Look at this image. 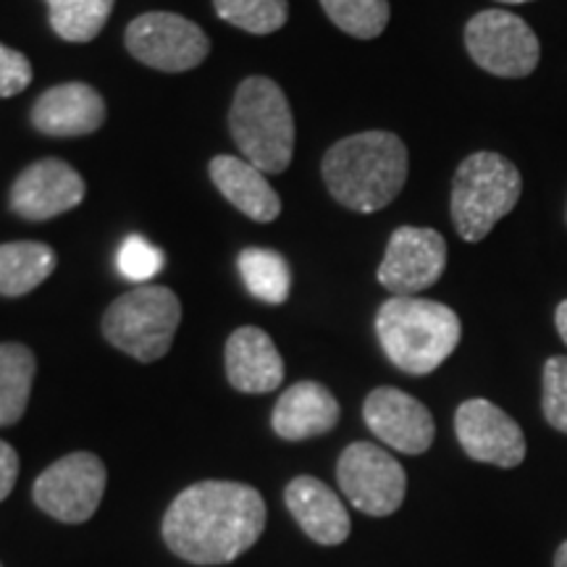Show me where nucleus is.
Segmentation results:
<instances>
[{"instance_id": "1", "label": "nucleus", "mask_w": 567, "mask_h": 567, "mask_svg": "<svg viewBox=\"0 0 567 567\" xmlns=\"http://www.w3.org/2000/svg\"><path fill=\"white\" fill-rule=\"evenodd\" d=\"M264 528V496L234 481H200L184 488L163 517L168 549L195 565H224L243 557Z\"/></svg>"}, {"instance_id": "2", "label": "nucleus", "mask_w": 567, "mask_h": 567, "mask_svg": "<svg viewBox=\"0 0 567 567\" xmlns=\"http://www.w3.org/2000/svg\"><path fill=\"white\" fill-rule=\"evenodd\" d=\"M408 166V147L396 134L360 132L329 147L321 172L337 203L354 213H375L402 193Z\"/></svg>"}, {"instance_id": "3", "label": "nucleus", "mask_w": 567, "mask_h": 567, "mask_svg": "<svg viewBox=\"0 0 567 567\" xmlns=\"http://www.w3.org/2000/svg\"><path fill=\"white\" fill-rule=\"evenodd\" d=\"M375 337L386 358L410 375H425L457 350L463 323L444 302L389 297L375 313Z\"/></svg>"}, {"instance_id": "4", "label": "nucleus", "mask_w": 567, "mask_h": 567, "mask_svg": "<svg viewBox=\"0 0 567 567\" xmlns=\"http://www.w3.org/2000/svg\"><path fill=\"white\" fill-rule=\"evenodd\" d=\"M229 130L239 153L264 174L287 172L295 155V118L284 90L268 76H250L237 87Z\"/></svg>"}, {"instance_id": "5", "label": "nucleus", "mask_w": 567, "mask_h": 567, "mask_svg": "<svg viewBox=\"0 0 567 567\" xmlns=\"http://www.w3.org/2000/svg\"><path fill=\"white\" fill-rule=\"evenodd\" d=\"M523 195V176L499 153H473L460 163L452 179V224L465 243H481Z\"/></svg>"}, {"instance_id": "6", "label": "nucleus", "mask_w": 567, "mask_h": 567, "mask_svg": "<svg viewBox=\"0 0 567 567\" xmlns=\"http://www.w3.org/2000/svg\"><path fill=\"white\" fill-rule=\"evenodd\" d=\"M179 323V297L168 287L145 284L111 302L103 316V334L116 350L140 363H155L172 350Z\"/></svg>"}, {"instance_id": "7", "label": "nucleus", "mask_w": 567, "mask_h": 567, "mask_svg": "<svg viewBox=\"0 0 567 567\" xmlns=\"http://www.w3.org/2000/svg\"><path fill=\"white\" fill-rule=\"evenodd\" d=\"M465 48L476 66L502 80H523L542 61V42L517 13L488 9L465 24Z\"/></svg>"}, {"instance_id": "8", "label": "nucleus", "mask_w": 567, "mask_h": 567, "mask_svg": "<svg viewBox=\"0 0 567 567\" xmlns=\"http://www.w3.org/2000/svg\"><path fill=\"white\" fill-rule=\"evenodd\" d=\"M337 481L347 499L365 515L386 517L405 502V467L371 442L347 446L337 463Z\"/></svg>"}, {"instance_id": "9", "label": "nucleus", "mask_w": 567, "mask_h": 567, "mask_svg": "<svg viewBox=\"0 0 567 567\" xmlns=\"http://www.w3.org/2000/svg\"><path fill=\"white\" fill-rule=\"evenodd\" d=\"M105 494V465L92 452H71L55 460L34 481L32 499L61 523H84L95 515Z\"/></svg>"}, {"instance_id": "10", "label": "nucleus", "mask_w": 567, "mask_h": 567, "mask_svg": "<svg viewBox=\"0 0 567 567\" xmlns=\"http://www.w3.org/2000/svg\"><path fill=\"white\" fill-rule=\"evenodd\" d=\"M126 51L145 66L168 71H189L208 59L210 42L195 21L168 11L142 13L126 27Z\"/></svg>"}, {"instance_id": "11", "label": "nucleus", "mask_w": 567, "mask_h": 567, "mask_svg": "<svg viewBox=\"0 0 567 567\" xmlns=\"http://www.w3.org/2000/svg\"><path fill=\"white\" fill-rule=\"evenodd\" d=\"M446 268V243L436 229L400 226L389 237L386 255L379 266V284L392 297H417L434 287Z\"/></svg>"}, {"instance_id": "12", "label": "nucleus", "mask_w": 567, "mask_h": 567, "mask_svg": "<svg viewBox=\"0 0 567 567\" xmlns=\"http://www.w3.org/2000/svg\"><path fill=\"white\" fill-rule=\"evenodd\" d=\"M455 434L465 455L476 463L517 467L526 460V436L505 410L488 400H467L455 413Z\"/></svg>"}, {"instance_id": "13", "label": "nucleus", "mask_w": 567, "mask_h": 567, "mask_svg": "<svg viewBox=\"0 0 567 567\" xmlns=\"http://www.w3.org/2000/svg\"><path fill=\"white\" fill-rule=\"evenodd\" d=\"M363 417L375 439L402 455H423L434 444V415L423 402L394 386L373 389L365 396Z\"/></svg>"}, {"instance_id": "14", "label": "nucleus", "mask_w": 567, "mask_h": 567, "mask_svg": "<svg viewBox=\"0 0 567 567\" xmlns=\"http://www.w3.org/2000/svg\"><path fill=\"white\" fill-rule=\"evenodd\" d=\"M84 200V179L59 158L27 166L11 187V208L24 221H48Z\"/></svg>"}, {"instance_id": "15", "label": "nucleus", "mask_w": 567, "mask_h": 567, "mask_svg": "<svg viewBox=\"0 0 567 567\" xmlns=\"http://www.w3.org/2000/svg\"><path fill=\"white\" fill-rule=\"evenodd\" d=\"M32 124L48 137H84L105 124V103L101 92L84 82L55 84L34 103Z\"/></svg>"}, {"instance_id": "16", "label": "nucleus", "mask_w": 567, "mask_h": 567, "mask_svg": "<svg viewBox=\"0 0 567 567\" xmlns=\"http://www.w3.org/2000/svg\"><path fill=\"white\" fill-rule=\"evenodd\" d=\"M226 375L237 392L268 394L281 386L284 360L274 339L258 326H243L226 342Z\"/></svg>"}, {"instance_id": "17", "label": "nucleus", "mask_w": 567, "mask_h": 567, "mask_svg": "<svg viewBox=\"0 0 567 567\" xmlns=\"http://www.w3.org/2000/svg\"><path fill=\"white\" fill-rule=\"evenodd\" d=\"M289 513L305 534L323 547H337L350 536L352 523L344 502L323 481L313 476H297L284 492Z\"/></svg>"}, {"instance_id": "18", "label": "nucleus", "mask_w": 567, "mask_h": 567, "mask_svg": "<svg viewBox=\"0 0 567 567\" xmlns=\"http://www.w3.org/2000/svg\"><path fill=\"white\" fill-rule=\"evenodd\" d=\"M339 413L342 410L329 389L318 381H300L279 396L271 425L287 442H302V439L329 434L339 423Z\"/></svg>"}, {"instance_id": "19", "label": "nucleus", "mask_w": 567, "mask_h": 567, "mask_svg": "<svg viewBox=\"0 0 567 567\" xmlns=\"http://www.w3.org/2000/svg\"><path fill=\"white\" fill-rule=\"evenodd\" d=\"M208 172L218 193L252 221L268 224L281 213L279 195L266 182V174L255 168L250 161L234 158V155H216Z\"/></svg>"}, {"instance_id": "20", "label": "nucleus", "mask_w": 567, "mask_h": 567, "mask_svg": "<svg viewBox=\"0 0 567 567\" xmlns=\"http://www.w3.org/2000/svg\"><path fill=\"white\" fill-rule=\"evenodd\" d=\"M55 271V252L45 243L0 245V295L21 297Z\"/></svg>"}, {"instance_id": "21", "label": "nucleus", "mask_w": 567, "mask_h": 567, "mask_svg": "<svg viewBox=\"0 0 567 567\" xmlns=\"http://www.w3.org/2000/svg\"><path fill=\"white\" fill-rule=\"evenodd\" d=\"M34 371L38 363L30 347L17 342L0 344V425L21 421L30 405Z\"/></svg>"}, {"instance_id": "22", "label": "nucleus", "mask_w": 567, "mask_h": 567, "mask_svg": "<svg viewBox=\"0 0 567 567\" xmlns=\"http://www.w3.org/2000/svg\"><path fill=\"white\" fill-rule=\"evenodd\" d=\"M239 274H243L245 287L258 300L268 305H284L289 300L292 274L279 252L266 250V247H247L239 252Z\"/></svg>"}, {"instance_id": "23", "label": "nucleus", "mask_w": 567, "mask_h": 567, "mask_svg": "<svg viewBox=\"0 0 567 567\" xmlns=\"http://www.w3.org/2000/svg\"><path fill=\"white\" fill-rule=\"evenodd\" d=\"M53 32L66 42L95 40L113 11V0H45Z\"/></svg>"}, {"instance_id": "24", "label": "nucleus", "mask_w": 567, "mask_h": 567, "mask_svg": "<svg viewBox=\"0 0 567 567\" xmlns=\"http://www.w3.org/2000/svg\"><path fill=\"white\" fill-rule=\"evenodd\" d=\"M326 17L358 40H373L389 24V0H321Z\"/></svg>"}, {"instance_id": "25", "label": "nucleus", "mask_w": 567, "mask_h": 567, "mask_svg": "<svg viewBox=\"0 0 567 567\" xmlns=\"http://www.w3.org/2000/svg\"><path fill=\"white\" fill-rule=\"evenodd\" d=\"M216 13L250 34H271L289 19L287 0H213Z\"/></svg>"}, {"instance_id": "26", "label": "nucleus", "mask_w": 567, "mask_h": 567, "mask_svg": "<svg viewBox=\"0 0 567 567\" xmlns=\"http://www.w3.org/2000/svg\"><path fill=\"white\" fill-rule=\"evenodd\" d=\"M163 264H166L163 252L155 245L147 243L145 237H140V234L126 237L116 255L118 274H122L126 281L134 284H147L155 279V276L163 271Z\"/></svg>"}, {"instance_id": "27", "label": "nucleus", "mask_w": 567, "mask_h": 567, "mask_svg": "<svg viewBox=\"0 0 567 567\" xmlns=\"http://www.w3.org/2000/svg\"><path fill=\"white\" fill-rule=\"evenodd\" d=\"M544 394H542V408L544 417L551 429H557L559 434H567V358L557 354L549 358L544 365V379H542Z\"/></svg>"}, {"instance_id": "28", "label": "nucleus", "mask_w": 567, "mask_h": 567, "mask_svg": "<svg viewBox=\"0 0 567 567\" xmlns=\"http://www.w3.org/2000/svg\"><path fill=\"white\" fill-rule=\"evenodd\" d=\"M32 82V63L24 53L0 42V97H13Z\"/></svg>"}, {"instance_id": "29", "label": "nucleus", "mask_w": 567, "mask_h": 567, "mask_svg": "<svg viewBox=\"0 0 567 567\" xmlns=\"http://www.w3.org/2000/svg\"><path fill=\"white\" fill-rule=\"evenodd\" d=\"M19 476V455L11 444H6L0 439V502L6 499L13 492V484H17Z\"/></svg>"}, {"instance_id": "30", "label": "nucleus", "mask_w": 567, "mask_h": 567, "mask_svg": "<svg viewBox=\"0 0 567 567\" xmlns=\"http://www.w3.org/2000/svg\"><path fill=\"white\" fill-rule=\"evenodd\" d=\"M555 326H557V334L563 339L565 347H567V300H563L557 305L555 310Z\"/></svg>"}, {"instance_id": "31", "label": "nucleus", "mask_w": 567, "mask_h": 567, "mask_svg": "<svg viewBox=\"0 0 567 567\" xmlns=\"http://www.w3.org/2000/svg\"><path fill=\"white\" fill-rule=\"evenodd\" d=\"M555 567H567V542L563 547L557 549V557H555Z\"/></svg>"}, {"instance_id": "32", "label": "nucleus", "mask_w": 567, "mask_h": 567, "mask_svg": "<svg viewBox=\"0 0 567 567\" xmlns=\"http://www.w3.org/2000/svg\"><path fill=\"white\" fill-rule=\"evenodd\" d=\"M496 3H505V6H520V3H530V0H496Z\"/></svg>"}]
</instances>
